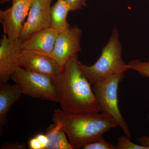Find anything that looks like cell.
<instances>
[{"label":"cell","instance_id":"52a82bcc","mask_svg":"<svg viewBox=\"0 0 149 149\" xmlns=\"http://www.w3.org/2000/svg\"><path fill=\"white\" fill-rule=\"evenodd\" d=\"M82 36V31L77 26L70 27L59 32L50 56L63 67L70 59L77 55L82 50L80 46Z\"/></svg>","mask_w":149,"mask_h":149},{"label":"cell","instance_id":"8fae6325","mask_svg":"<svg viewBox=\"0 0 149 149\" xmlns=\"http://www.w3.org/2000/svg\"><path fill=\"white\" fill-rule=\"evenodd\" d=\"M58 32L51 27L35 33L22 41V49L27 50L49 56L54 47Z\"/></svg>","mask_w":149,"mask_h":149},{"label":"cell","instance_id":"277c9868","mask_svg":"<svg viewBox=\"0 0 149 149\" xmlns=\"http://www.w3.org/2000/svg\"><path fill=\"white\" fill-rule=\"evenodd\" d=\"M23 95L33 98L57 102L54 80L47 74L19 67L10 77Z\"/></svg>","mask_w":149,"mask_h":149},{"label":"cell","instance_id":"e0dca14e","mask_svg":"<svg viewBox=\"0 0 149 149\" xmlns=\"http://www.w3.org/2000/svg\"><path fill=\"white\" fill-rule=\"evenodd\" d=\"M83 149H116V146L106 141L102 137L85 145Z\"/></svg>","mask_w":149,"mask_h":149},{"label":"cell","instance_id":"8992f818","mask_svg":"<svg viewBox=\"0 0 149 149\" xmlns=\"http://www.w3.org/2000/svg\"><path fill=\"white\" fill-rule=\"evenodd\" d=\"M12 5L5 10H0V22L4 33L9 40L15 41L19 35L28 16L34 0H12Z\"/></svg>","mask_w":149,"mask_h":149},{"label":"cell","instance_id":"ac0fdd59","mask_svg":"<svg viewBox=\"0 0 149 149\" xmlns=\"http://www.w3.org/2000/svg\"><path fill=\"white\" fill-rule=\"evenodd\" d=\"M69 6L70 11L81 9L86 5L87 0H64Z\"/></svg>","mask_w":149,"mask_h":149},{"label":"cell","instance_id":"6da1fadb","mask_svg":"<svg viewBox=\"0 0 149 149\" xmlns=\"http://www.w3.org/2000/svg\"><path fill=\"white\" fill-rule=\"evenodd\" d=\"M78 55L72 57L53 79L54 86L63 111L70 114L101 112L92 85L79 66Z\"/></svg>","mask_w":149,"mask_h":149},{"label":"cell","instance_id":"44dd1931","mask_svg":"<svg viewBox=\"0 0 149 149\" xmlns=\"http://www.w3.org/2000/svg\"><path fill=\"white\" fill-rule=\"evenodd\" d=\"M36 137L42 144L44 149H46L48 143V139L46 134H38Z\"/></svg>","mask_w":149,"mask_h":149},{"label":"cell","instance_id":"4fadbf2b","mask_svg":"<svg viewBox=\"0 0 149 149\" xmlns=\"http://www.w3.org/2000/svg\"><path fill=\"white\" fill-rule=\"evenodd\" d=\"M70 9L64 0H58L51 7L50 27L57 32H61L70 27L67 21Z\"/></svg>","mask_w":149,"mask_h":149},{"label":"cell","instance_id":"5b68a950","mask_svg":"<svg viewBox=\"0 0 149 149\" xmlns=\"http://www.w3.org/2000/svg\"><path fill=\"white\" fill-rule=\"evenodd\" d=\"M124 77V73L113 75L93 85V90L101 112L112 116L125 136L130 139V129L118 107V86Z\"/></svg>","mask_w":149,"mask_h":149},{"label":"cell","instance_id":"ffe728a7","mask_svg":"<svg viewBox=\"0 0 149 149\" xmlns=\"http://www.w3.org/2000/svg\"><path fill=\"white\" fill-rule=\"evenodd\" d=\"M28 147L30 149H44L42 145L36 136L29 140Z\"/></svg>","mask_w":149,"mask_h":149},{"label":"cell","instance_id":"2e32d148","mask_svg":"<svg viewBox=\"0 0 149 149\" xmlns=\"http://www.w3.org/2000/svg\"><path fill=\"white\" fill-rule=\"evenodd\" d=\"M127 136H121L118 139L116 149H149V146L134 143Z\"/></svg>","mask_w":149,"mask_h":149},{"label":"cell","instance_id":"7a4b0ae2","mask_svg":"<svg viewBox=\"0 0 149 149\" xmlns=\"http://www.w3.org/2000/svg\"><path fill=\"white\" fill-rule=\"evenodd\" d=\"M52 120L64 131L73 149L83 148L118 126L112 116L102 112L70 114L57 109L53 114Z\"/></svg>","mask_w":149,"mask_h":149},{"label":"cell","instance_id":"30bf717a","mask_svg":"<svg viewBox=\"0 0 149 149\" xmlns=\"http://www.w3.org/2000/svg\"><path fill=\"white\" fill-rule=\"evenodd\" d=\"M19 66L42 74L53 79L61 72L63 67L49 56L22 49L19 58Z\"/></svg>","mask_w":149,"mask_h":149},{"label":"cell","instance_id":"5bb4252c","mask_svg":"<svg viewBox=\"0 0 149 149\" xmlns=\"http://www.w3.org/2000/svg\"><path fill=\"white\" fill-rule=\"evenodd\" d=\"M45 134L48 139L46 149H73L64 131L55 123L47 128Z\"/></svg>","mask_w":149,"mask_h":149},{"label":"cell","instance_id":"7402d4cb","mask_svg":"<svg viewBox=\"0 0 149 149\" xmlns=\"http://www.w3.org/2000/svg\"><path fill=\"white\" fill-rule=\"evenodd\" d=\"M9 1V0H0V2H1V4H4L8 2Z\"/></svg>","mask_w":149,"mask_h":149},{"label":"cell","instance_id":"9a60e30c","mask_svg":"<svg viewBox=\"0 0 149 149\" xmlns=\"http://www.w3.org/2000/svg\"><path fill=\"white\" fill-rule=\"evenodd\" d=\"M128 65L130 70H134L143 77L149 78V61L142 62L134 59L129 61Z\"/></svg>","mask_w":149,"mask_h":149},{"label":"cell","instance_id":"3957f363","mask_svg":"<svg viewBox=\"0 0 149 149\" xmlns=\"http://www.w3.org/2000/svg\"><path fill=\"white\" fill-rule=\"evenodd\" d=\"M119 31L117 28H114L95 63L88 66L80 62L79 66L91 84L102 82L113 75L130 70L128 63L123 59Z\"/></svg>","mask_w":149,"mask_h":149},{"label":"cell","instance_id":"7c38bea8","mask_svg":"<svg viewBox=\"0 0 149 149\" xmlns=\"http://www.w3.org/2000/svg\"><path fill=\"white\" fill-rule=\"evenodd\" d=\"M23 95L17 84L0 83V134L2 136L3 127L8 123V116L11 107Z\"/></svg>","mask_w":149,"mask_h":149},{"label":"cell","instance_id":"d6986e66","mask_svg":"<svg viewBox=\"0 0 149 149\" xmlns=\"http://www.w3.org/2000/svg\"><path fill=\"white\" fill-rule=\"evenodd\" d=\"M2 149H26L27 146L24 143H7L3 144Z\"/></svg>","mask_w":149,"mask_h":149},{"label":"cell","instance_id":"ba28073f","mask_svg":"<svg viewBox=\"0 0 149 149\" xmlns=\"http://www.w3.org/2000/svg\"><path fill=\"white\" fill-rule=\"evenodd\" d=\"M52 0H34L19 35L22 41L43 29L50 27Z\"/></svg>","mask_w":149,"mask_h":149},{"label":"cell","instance_id":"9c48e42d","mask_svg":"<svg viewBox=\"0 0 149 149\" xmlns=\"http://www.w3.org/2000/svg\"><path fill=\"white\" fill-rule=\"evenodd\" d=\"M22 41L9 40L6 34L0 41V83H6L19 67V58L22 51Z\"/></svg>","mask_w":149,"mask_h":149}]
</instances>
